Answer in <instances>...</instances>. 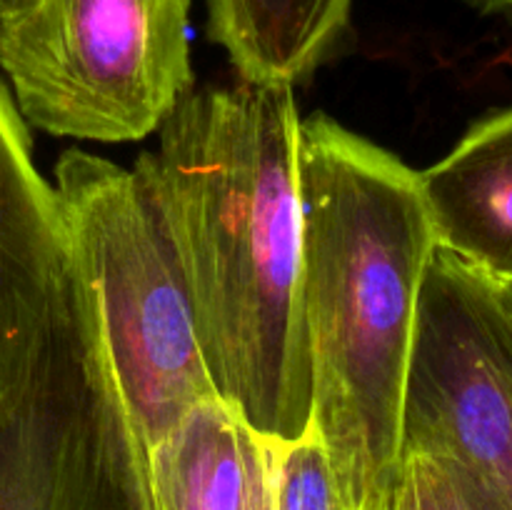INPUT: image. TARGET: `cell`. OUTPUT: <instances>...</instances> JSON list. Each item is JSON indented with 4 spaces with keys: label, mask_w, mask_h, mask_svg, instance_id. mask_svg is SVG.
Instances as JSON below:
<instances>
[{
    "label": "cell",
    "mask_w": 512,
    "mask_h": 510,
    "mask_svg": "<svg viewBox=\"0 0 512 510\" xmlns=\"http://www.w3.org/2000/svg\"><path fill=\"white\" fill-rule=\"evenodd\" d=\"M390 510H450L443 475L433 458L405 455Z\"/></svg>",
    "instance_id": "12"
},
{
    "label": "cell",
    "mask_w": 512,
    "mask_h": 510,
    "mask_svg": "<svg viewBox=\"0 0 512 510\" xmlns=\"http://www.w3.org/2000/svg\"><path fill=\"white\" fill-rule=\"evenodd\" d=\"M303 310L313 430L348 510L403 475V400L438 238L420 173L325 115L300 125Z\"/></svg>",
    "instance_id": "2"
},
{
    "label": "cell",
    "mask_w": 512,
    "mask_h": 510,
    "mask_svg": "<svg viewBox=\"0 0 512 510\" xmlns=\"http://www.w3.org/2000/svg\"><path fill=\"white\" fill-rule=\"evenodd\" d=\"M355 0H208V35L238 78L293 85L343 40Z\"/></svg>",
    "instance_id": "9"
},
{
    "label": "cell",
    "mask_w": 512,
    "mask_h": 510,
    "mask_svg": "<svg viewBox=\"0 0 512 510\" xmlns=\"http://www.w3.org/2000/svg\"><path fill=\"white\" fill-rule=\"evenodd\" d=\"M383 510H390V505H388V508H383Z\"/></svg>",
    "instance_id": "18"
},
{
    "label": "cell",
    "mask_w": 512,
    "mask_h": 510,
    "mask_svg": "<svg viewBox=\"0 0 512 510\" xmlns=\"http://www.w3.org/2000/svg\"><path fill=\"white\" fill-rule=\"evenodd\" d=\"M5 5H8V0H0V10H3Z\"/></svg>",
    "instance_id": "17"
},
{
    "label": "cell",
    "mask_w": 512,
    "mask_h": 510,
    "mask_svg": "<svg viewBox=\"0 0 512 510\" xmlns=\"http://www.w3.org/2000/svg\"><path fill=\"white\" fill-rule=\"evenodd\" d=\"M293 85L193 88L138 165L173 233L220 398L263 438L313 425Z\"/></svg>",
    "instance_id": "1"
},
{
    "label": "cell",
    "mask_w": 512,
    "mask_h": 510,
    "mask_svg": "<svg viewBox=\"0 0 512 510\" xmlns=\"http://www.w3.org/2000/svg\"><path fill=\"white\" fill-rule=\"evenodd\" d=\"M245 510H278L275 445L250 425L245 433Z\"/></svg>",
    "instance_id": "13"
},
{
    "label": "cell",
    "mask_w": 512,
    "mask_h": 510,
    "mask_svg": "<svg viewBox=\"0 0 512 510\" xmlns=\"http://www.w3.org/2000/svg\"><path fill=\"white\" fill-rule=\"evenodd\" d=\"M278 510H348L318 433L273 440Z\"/></svg>",
    "instance_id": "11"
},
{
    "label": "cell",
    "mask_w": 512,
    "mask_h": 510,
    "mask_svg": "<svg viewBox=\"0 0 512 510\" xmlns=\"http://www.w3.org/2000/svg\"><path fill=\"white\" fill-rule=\"evenodd\" d=\"M70 263L58 195L35 168L23 115L0 83V418L28 380Z\"/></svg>",
    "instance_id": "7"
},
{
    "label": "cell",
    "mask_w": 512,
    "mask_h": 510,
    "mask_svg": "<svg viewBox=\"0 0 512 510\" xmlns=\"http://www.w3.org/2000/svg\"><path fill=\"white\" fill-rule=\"evenodd\" d=\"M190 0H8L0 68L25 123L130 143L193 90Z\"/></svg>",
    "instance_id": "4"
},
{
    "label": "cell",
    "mask_w": 512,
    "mask_h": 510,
    "mask_svg": "<svg viewBox=\"0 0 512 510\" xmlns=\"http://www.w3.org/2000/svg\"><path fill=\"white\" fill-rule=\"evenodd\" d=\"M420 185L438 248L512 285V108L478 120Z\"/></svg>",
    "instance_id": "8"
},
{
    "label": "cell",
    "mask_w": 512,
    "mask_h": 510,
    "mask_svg": "<svg viewBox=\"0 0 512 510\" xmlns=\"http://www.w3.org/2000/svg\"><path fill=\"white\" fill-rule=\"evenodd\" d=\"M0 510H148L145 448L75 260L28 380L0 418Z\"/></svg>",
    "instance_id": "5"
},
{
    "label": "cell",
    "mask_w": 512,
    "mask_h": 510,
    "mask_svg": "<svg viewBox=\"0 0 512 510\" xmlns=\"http://www.w3.org/2000/svg\"><path fill=\"white\" fill-rule=\"evenodd\" d=\"M428 458V455H425ZM443 475L445 493H448L450 510H508L498 500V495L483 483L465 465L448 458H433Z\"/></svg>",
    "instance_id": "14"
},
{
    "label": "cell",
    "mask_w": 512,
    "mask_h": 510,
    "mask_svg": "<svg viewBox=\"0 0 512 510\" xmlns=\"http://www.w3.org/2000/svg\"><path fill=\"white\" fill-rule=\"evenodd\" d=\"M500 290H503L505 300H508V305H510V310H512V285H500Z\"/></svg>",
    "instance_id": "16"
},
{
    "label": "cell",
    "mask_w": 512,
    "mask_h": 510,
    "mask_svg": "<svg viewBox=\"0 0 512 510\" xmlns=\"http://www.w3.org/2000/svg\"><path fill=\"white\" fill-rule=\"evenodd\" d=\"M245 433L225 400L195 405L145 450L148 510H245Z\"/></svg>",
    "instance_id": "10"
},
{
    "label": "cell",
    "mask_w": 512,
    "mask_h": 510,
    "mask_svg": "<svg viewBox=\"0 0 512 510\" xmlns=\"http://www.w3.org/2000/svg\"><path fill=\"white\" fill-rule=\"evenodd\" d=\"M448 458L512 510V310L498 283L435 248L403 400V458Z\"/></svg>",
    "instance_id": "6"
},
{
    "label": "cell",
    "mask_w": 512,
    "mask_h": 510,
    "mask_svg": "<svg viewBox=\"0 0 512 510\" xmlns=\"http://www.w3.org/2000/svg\"><path fill=\"white\" fill-rule=\"evenodd\" d=\"M480 15H512V0H465Z\"/></svg>",
    "instance_id": "15"
},
{
    "label": "cell",
    "mask_w": 512,
    "mask_h": 510,
    "mask_svg": "<svg viewBox=\"0 0 512 510\" xmlns=\"http://www.w3.org/2000/svg\"><path fill=\"white\" fill-rule=\"evenodd\" d=\"M53 190L70 255L98 298L120 393L148 450L195 405L220 398L173 233L138 168L65 150Z\"/></svg>",
    "instance_id": "3"
}]
</instances>
